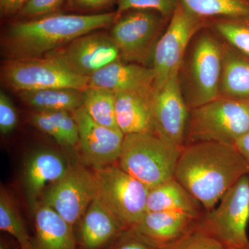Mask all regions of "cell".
<instances>
[{"mask_svg":"<svg viewBox=\"0 0 249 249\" xmlns=\"http://www.w3.org/2000/svg\"><path fill=\"white\" fill-rule=\"evenodd\" d=\"M155 89L115 93L117 127L124 134L157 132L153 114Z\"/></svg>","mask_w":249,"mask_h":249,"instance_id":"16","label":"cell"},{"mask_svg":"<svg viewBox=\"0 0 249 249\" xmlns=\"http://www.w3.org/2000/svg\"><path fill=\"white\" fill-rule=\"evenodd\" d=\"M115 21L109 35L121 60L151 67L152 53L162 34L163 18L150 10H131Z\"/></svg>","mask_w":249,"mask_h":249,"instance_id":"9","label":"cell"},{"mask_svg":"<svg viewBox=\"0 0 249 249\" xmlns=\"http://www.w3.org/2000/svg\"><path fill=\"white\" fill-rule=\"evenodd\" d=\"M200 204L175 178L152 188L147 199V211L181 213L196 218Z\"/></svg>","mask_w":249,"mask_h":249,"instance_id":"22","label":"cell"},{"mask_svg":"<svg viewBox=\"0 0 249 249\" xmlns=\"http://www.w3.org/2000/svg\"><path fill=\"white\" fill-rule=\"evenodd\" d=\"M235 146L243 156L249 166V132L236 142Z\"/></svg>","mask_w":249,"mask_h":249,"instance_id":"33","label":"cell"},{"mask_svg":"<svg viewBox=\"0 0 249 249\" xmlns=\"http://www.w3.org/2000/svg\"><path fill=\"white\" fill-rule=\"evenodd\" d=\"M116 249H150L149 246L137 238L136 240L129 241L124 243Z\"/></svg>","mask_w":249,"mask_h":249,"instance_id":"34","label":"cell"},{"mask_svg":"<svg viewBox=\"0 0 249 249\" xmlns=\"http://www.w3.org/2000/svg\"><path fill=\"white\" fill-rule=\"evenodd\" d=\"M247 175L248 163L235 145L199 142L183 147L175 178L209 212Z\"/></svg>","mask_w":249,"mask_h":249,"instance_id":"1","label":"cell"},{"mask_svg":"<svg viewBox=\"0 0 249 249\" xmlns=\"http://www.w3.org/2000/svg\"><path fill=\"white\" fill-rule=\"evenodd\" d=\"M249 132V102L219 97L190 110L186 143L235 145Z\"/></svg>","mask_w":249,"mask_h":249,"instance_id":"5","label":"cell"},{"mask_svg":"<svg viewBox=\"0 0 249 249\" xmlns=\"http://www.w3.org/2000/svg\"><path fill=\"white\" fill-rule=\"evenodd\" d=\"M153 114L157 132L182 149L186 143L190 109L183 97L178 74L155 91Z\"/></svg>","mask_w":249,"mask_h":249,"instance_id":"14","label":"cell"},{"mask_svg":"<svg viewBox=\"0 0 249 249\" xmlns=\"http://www.w3.org/2000/svg\"><path fill=\"white\" fill-rule=\"evenodd\" d=\"M178 2V0H118V14L131 10H150L170 18Z\"/></svg>","mask_w":249,"mask_h":249,"instance_id":"28","label":"cell"},{"mask_svg":"<svg viewBox=\"0 0 249 249\" xmlns=\"http://www.w3.org/2000/svg\"><path fill=\"white\" fill-rule=\"evenodd\" d=\"M64 1L65 0H29L18 14L29 19L53 14L61 7Z\"/></svg>","mask_w":249,"mask_h":249,"instance_id":"29","label":"cell"},{"mask_svg":"<svg viewBox=\"0 0 249 249\" xmlns=\"http://www.w3.org/2000/svg\"><path fill=\"white\" fill-rule=\"evenodd\" d=\"M97 194L94 171H90L84 165L73 164L60 179L46 190L40 202L73 226L82 219Z\"/></svg>","mask_w":249,"mask_h":249,"instance_id":"11","label":"cell"},{"mask_svg":"<svg viewBox=\"0 0 249 249\" xmlns=\"http://www.w3.org/2000/svg\"><path fill=\"white\" fill-rule=\"evenodd\" d=\"M32 213L35 227L33 249H76L73 226L53 209L40 202Z\"/></svg>","mask_w":249,"mask_h":249,"instance_id":"19","label":"cell"},{"mask_svg":"<svg viewBox=\"0 0 249 249\" xmlns=\"http://www.w3.org/2000/svg\"><path fill=\"white\" fill-rule=\"evenodd\" d=\"M22 102L35 111H67L72 112L83 106V91L69 88L24 91L18 92Z\"/></svg>","mask_w":249,"mask_h":249,"instance_id":"23","label":"cell"},{"mask_svg":"<svg viewBox=\"0 0 249 249\" xmlns=\"http://www.w3.org/2000/svg\"><path fill=\"white\" fill-rule=\"evenodd\" d=\"M181 150L158 132L127 134L118 165L152 189L175 178Z\"/></svg>","mask_w":249,"mask_h":249,"instance_id":"4","label":"cell"},{"mask_svg":"<svg viewBox=\"0 0 249 249\" xmlns=\"http://www.w3.org/2000/svg\"><path fill=\"white\" fill-rule=\"evenodd\" d=\"M46 56L58 59L73 73L89 78L121 59L119 49L111 36L103 32L80 36Z\"/></svg>","mask_w":249,"mask_h":249,"instance_id":"12","label":"cell"},{"mask_svg":"<svg viewBox=\"0 0 249 249\" xmlns=\"http://www.w3.org/2000/svg\"><path fill=\"white\" fill-rule=\"evenodd\" d=\"M18 123L17 111L11 98L4 92L0 93V132L9 134L16 129Z\"/></svg>","mask_w":249,"mask_h":249,"instance_id":"30","label":"cell"},{"mask_svg":"<svg viewBox=\"0 0 249 249\" xmlns=\"http://www.w3.org/2000/svg\"><path fill=\"white\" fill-rule=\"evenodd\" d=\"M0 249H7L2 242H1V244H0Z\"/></svg>","mask_w":249,"mask_h":249,"instance_id":"35","label":"cell"},{"mask_svg":"<svg viewBox=\"0 0 249 249\" xmlns=\"http://www.w3.org/2000/svg\"><path fill=\"white\" fill-rule=\"evenodd\" d=\"M121 223L97 198L81 219L80 237L84 249H99L120 231Z\"/></svg>","mask_w":249,"mask_h":249,"instance_id":"20","label":"cell"},{"mask_svg":"<svg viewBox=\"0 0 249 249\" xmlns=\"http://www.w3.org/2000/svg\"><path fill=\"white\" fill-rule=\"evenodd\" d=\"M117 14H51L13 24L3 39L9 60L43 58L77 37L114 24Z\"/></svg>","mask_w":249,"mask_h":249,"instance_id":"2","label":"cell"},{"mask_svg":"<svg viewBox=\"0 0 249 249\" xmlns=\"http://www.w3.org/2000/svg\"><path fill=\"white\" fill-rule=\"evenodd\" d=\"M163 249H227L213 236L203 231L187 232Z\"/></svg>","mask_w":249,"mask_h":249,"instance_id":"27","label":"cell"},{"mask_svg":"<svg viewBox=\"0 0 249 249\" xmlns=\"http://www.w3.org/2000/svg\"><path fill=\"white\" fill-rule=\"evenodd\" d=\"M223 42L219 97L249 102V56Z\"/></svg>","mask_w":249,"mask_h":249,"instance_id":"21","label":"cell"},{"mask_svg":"<svg viewBox=\"0 0 249 249\" xmlns=\"http://www.w3.org/2000/svg\"><path fill=\"white\" fill-rule=\"evenodd\" d=\"M1 79L18 93L51 88L83 91L89 87V78L73 73L58 59L46 56L7 60L1 67Z\"/></svg>","mask_w":249,"mask_h":249,"instance_id":"6","label":"cell"},{"mask_svg":"<svg viewBox=\"0 0 249 249\" xmlns=\"http://www.w3.org/2000/svg\"><path fill=\"white\" fill-rule=\"evenodd\" d=\"M195 219L181 213L146 211L133 227L134 232L149 247L164 249L189 231Z\"/></svg>","mask_w":249,"mask_h":249,"instance_id":"17","label":"cell"},{"mask_svg":"<svg viewBox=\"0 0 249 249\" xmlns=\"http://www.w3.org/2000/svg\"><path fill=\"white\" fill-rule=\"evenodd\" d=\"M71 113L78 124V145L83 164L95 170L118 162L124 139V134L120 129L95 122L83 106Z\"/></svg>","mask_w":249,"mask_h":249,"instance_id":"13","label":"cell"},{"mask_svg":"<svg viewBox=\"0 0 249 249\" xmlns=\"http://www.w3.org/2000/svg\"><path fill=\"white\" fill-rule=\"evenodd\" d=\"M29 0H0L1 16L10 17L19 14Z\"/></svg>","mask_w":249,"mask_h":249,"instance_id":"31","label":"cell"},{"mask_svg":"<svg viewBox=\"0 0 249 249\" xmlns=\"http://www.w3.org/2000/svg\"><path fill=\"white\" fill-rule=\"evenodd\" d=\"M0 229L12 235L18 241L20 249H33V240L14 199L2 187L0 191Z\"/></svg>","mask_w":249,"mask_h":249,"instance_id":"25","label":"cell"},{"mask_svg":"<svg viewBox=\"0 0 249 249\" xmlns=\"http://www.w3.org/2000/svg\"><path fill=\"white\" fill-rule=\"evenodd\" d=\"M244 20L222 18L214 23L213 28L224 42L249 56V23Z\"/></svg>","mask_w":249,"mask_h":249,"instance_id":"26","label":"cell"},{"mask_svg":"<svg viewBox=\"0 0 249 249\" xmlns=\"http://www.w3.org/2000/svg\"><path fill=\"white\" fill-rule=\"evenodd\" d=\"M118 0H70L71 4L78 9L96 10L107 7Z\"/></svg>","mask_w":249,"mask_h":249,"instance_id":"32","label":"cell"},{"mask_svg":"<svg viewBox=\"0 0 249 249\" xmlns=\"http://www.w3.org/2000/svg\"><path fill=\"white\" fill-rule=\"evenodd\" d=\"M115 93L103 88L88 87L83 91V107L95 122L119 128L115 116Z\"/></svg>","mask_w":249,"mask_h":249,"instance_id":"24","label":"cell"},{"mask_svg":"<svg viewBox=\"0 0 249 249\" xmlns=\"http://www.w3.org/2000/svg\"><path fill=\"white\" fill-rule=\"evenodd\" d=\"M232 249V248H229V249Z\"/></svg>","mask_w":249,"mask_h":249,"instance_id":"36","label":"cell"},{"mask_svg":"<svg viewBox=\"0 0 249 249\" xmlns=\"http://www.w3.org/2000/svg\"><path fill=\"white\" fill-rule=\"evenodd\" d=\"M70 165L61 154L52 149L36 150L28 157L23 172V185L31 212L40 204L46 186L60 179Z\"/></svg>","mask_w":249,"mask_h":249,"instance_id":"15","label":"cell"},{"mask_svg":"<svg viewBox=\"0 0 249 249\" xmlns=\"http://www.w3.org/2000/svg\"><path fill=\"white\" fill-rule=\"evenodd\" d=\"M170 18L169 24L157 41L152 53L155 91L178 74L190 42L203 27V19L191 14L179 2Z\"/></svg>","mask_w":249,"mask_h":249,"instance_id":"10","label":"cell"},{"mask_svg":"<svg viewBox=\"0 0 249 249\" xmlns=\"http://www.w3.org/2000/svg\"><path fill=\"white\" fill-rule=\"evenodd\" d=\"M223 45L219 37L203 28L190 42L178 72L190 110L219 97Z\"/></svg>","mask_w":249,"mask_h":249,"instance_id":"3","label":"cell"},{"mask_svg":"<svg viewBox=\"0 0 249 249\" xmlns=\"http://www.w3.org/2000/svg\"><path fill=\"white\" fill-rule=\"evenodd\" d=\"M98 183L96 198L124 227L133 228L147 211L150 188L119 165L93 170Z\"/></svg>","mask_w":249,"mask_h":249,"instance_id":"7","label":"cell"},{"mask_svg":"<svg viewBox=\"0 0 249 249\" xmlns=\"http://www.w3.org/2000/svg\"><path fill=\"white\" fill-rule=\"evenodd\" d=\"M155 72L152 67L123 61L112 62L91 76L89 87L123 91L155 89Z\"/></svg>","mask_w":249,"mask_h":249,"instance_id":"18","label":"cell"},{"mask_svg":"<svg viewBox=\"0 0 249 249\" xmlns=\"http://www.w3.org/2000/svg\"><path fill=\"white\" fill-rule=\"evenodd\" d=\"M249 175L225 193L205 219L206 232L226 248L249 249Z\"/></svg>","mask_w":249,"mask_h":249,"instance_id":"8","label":"cell"}]
</instances>
